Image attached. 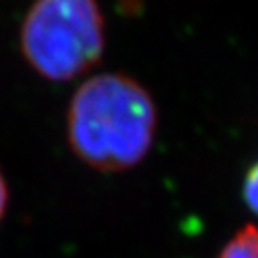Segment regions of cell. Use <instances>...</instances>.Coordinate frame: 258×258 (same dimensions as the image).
I'll return each mask as SVG.
<instances>
[{
    "label": "cell",
    "instance_id": "1",
    "mask_svg": "<svg viewBox=\"0 0 258 258\" xmlns=\"http://www.w3.org/2000/svg\"><path fill=\"white\" fill-rule=\"evenodd\" d=\"M158 127L151 92L120 72L95 74L76 90L67 138L83 163L101 172L133 169L149 154Z\"/></svg>",
    "mask_w": 258,
    "mask_h": 258
},
{
    "label": "cell",
    "instance_id": "2",
    "mask_svg": "<svg viewBox=\"0 0 258 258\" xmlns=\"http://www.w3.org/2000/svg\"><path fill=\"white\" fill-rule=\"evenodd\" d=\"M106 22L97 0H34L20 25V52L38 76L67 83L102 59Z\"/></svg>",
    "mask_w": 258,
    "mask_h": 258
},
{
    "label": "cell",
    "instance_id": "3",
    "mask_svg": "<svg viewBox=\"0 0 258 258\" xmlns=\"http://www.w3.org/2000/svg\"><path fill=\"white\" fill-rule=\"evenodd\" d=\"M217 258H258V228L246 224L237 231L226 246L221 249Z\"/></svg>",
    "mask_w": 258,
    "mask_h": 258
},
{
    "label": "cell",
    "instance_id": "4",
    "mask_svg": "<svg viewBox=\"0 0 258 258\" xmlns=\"http://www.w3.org/2000/svg\"><path fill=\"white\" fill-rule=\"evenodd\" d=\"M244 201L254 215H258V160L253 163L244 179Z\"/></svg>",
    "mask_w": 258,
    "mask_h": 258
},
{
    "label": "cell",
    "instance_id": "5",
    "mask_svg": "<svg viewBox=\"0 0 258 258\" xmlns=\"http://www.w3.org/2000/svg\"><path fill=\"white\" fill-rule=\"evenodd\" d=\"M8 183H6L4 179V174L0 172V221H2V217H4L6 214V208H8Z\"/></svg>",
    "mask_w": 258,
    "mask_h": 258
}]
</instances>
